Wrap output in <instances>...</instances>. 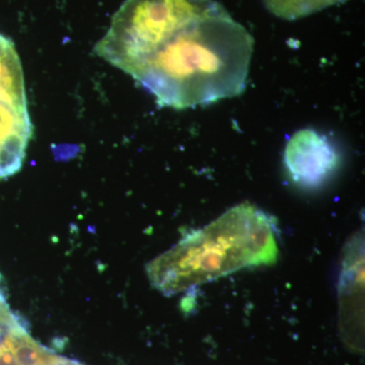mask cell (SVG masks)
<instances>
[{
	"instance_id": "cell-1",
	"label": "cell",
	"mask_w": 365,
	"mask_h": 365,
	"mask_svg": "<svg viewBox=\"0 0 365 365\" xmlns=\"http://www.w3.org/2000/svg\"><path fill=\"white\" fill-rule=\"evenodd\" d=\"M254 39L215 0H125L95 47L176 110L246 90Z\"/></svg>"
},
{
	"instance_id": "cell-2",
	"label": "cell",
	"mask_w": 365,
	"mask_h": 365,
	"mask_svg": "<svg viewBox=\"0 0 365 365\" xmlns=\"http://www.w3.org/2000/svg\"><path fill=\"white\" fill-rule=\"evenodd\" d=\"M278 255L275 220L242 203L182 237L146 271L153 287L172 295L241 269L271 265Z\"/></svg>"
},
{
	"instance_id": "cell-3",
	"label": "cell",
	"mask_w": 365,
	"mask_h": 365,
	"mask_svg": "<svg viewBox=\"0 0 365 365\" xmlns=\"http://www.w3.org/2000/svg\"><path fill=\"white\" fill-rule=\"evenodd\" d=\"M32 135L20 56L13 41L0 34V178L21 169Z\"/></svg>"
},
{
	"instance_id": "cell-4",
	"label": "cell",
	"mask_w": 365,
	"mask_h": 365,
	"mask_svg": "<svg viewBox=\"0 0 365 365\" xmlns=\"http://www.w3.org/2000/svg\"><path fill=\"white\" fill-rule=\"evenodd\" d=\"M340 155L328 136L314 129H302L290 137L284 150L288 176L306 189L319 188L335 174Z\"/></svg>"
},
{
	"instance_id": "cell-5",
	"label": "cell",
	"mask_w": 365,
	"mask_h": 365,
	"mask_svg": "<svg viewBox=\"0 0 365 365\" xmlns=\"http://www.w3.org/2000/svg\"><path fill=\"white\" fill-rule=\"evenodd\" d=\"M266 9L278 18L299 20L323 9L345 4L348 0H262Z\"/></svg>"
}]
</instances>
